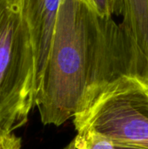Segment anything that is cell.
<instances>
[{"label":"cell","mask_w":148,"mask_h":149,"mask_svg":"<svg viewBox=\"0 0 148 149\" xmlns=\"http://www.w3.org/2000/svg\"><path fill=\"white\" fill-rule=\"evenodd\" d=\"M114 143V142H113ZM116 149H148L142 147H138L134 145H129V144H125V143H114Z\"/></svg>","instance_id":"9c48e42d"},{"label":"cell","mask_w":148,"mask_h":149,"mask_svg":"<svg viewBox=\"0 0 148 149\" xmlns=\"http://www.w3.org/2000/svg\"><path fill=\"white\" fill-rule=\"evenodd\" d=\"M62 0H21L36 61V81L39 78L51 45Z\"/></svg>","instance_id":"277c9868"},{"label":"cell","mask_w":148,"mask_h":149,"mask_svg":"<svg viewBox=\"0 0 148 149\" xmlns=\"http://www.w3.org/2000/svg\"><path fill=\"white\" fill-rule=\"evenodd\" d=\"M77 132L92 129L114 143L148 148V88L124 78L106 87L73 117Z\"/></svg>","instance_id":"3957f363"},{"label":"cell","mask_w":148,"mask_h":149,"mask_svg":"<svg viewBox=\"0 0 148 149\" xmlns=\"http://www.w3.org/2000/svg\"><path fill=\"white\" fill-rule=\"evenodd\" d=\"M147 88H148V87H147Z\"/></svg>","instance_id":"7c38bea8"},{"label":"cell","mask_w":148,"mask_h":149,"mask_svg":"<svg viewBox=\"0 0 148 149\" xmlns=\"http://www.w3.org/2000/svg\"><path fill=\"white\" fill-rule=\"evenodd\" d=\"M21 145H22V142H21V140H19L18 141H17L10 149H21Z\"/></svg>","instance_id":"30bf717a"},{"label":"cell","mask_w":148,"mask_h":149,"mask_svg":"<svg viewBox=\"0 0 148 149\" xmlns=\"http://www.w3.org/2000/svg\"><path fill=\"white\" fill-rule=\"evenodd\" d=\"M19 140L21 139L14 134L0 132V149H10Z\"/></svg>","instance_id":"ba28073f"},{"label":"cell","mask_w":148,"mask_h":149,"mask_svg":"<svg viewBox=\"0 0 148 149\" xmlns=\"http://www.w3.org/2000/svg\"><path fill=\"white\" fill-rule=\"evenodd\" d=\"M124 78L145 84L137 52L121 24L101 17L85 0H62L37 80L35 103L42 123L61 126Z\"/></svg>","instance_id":"6da1fadb"},{"label":"cell","mask_w":148,"mask_h":149,"mask_svg":"<svg viewBox=\"0 0 148 149\" xmlns=\"http://www.w3.org/2000/svg\"><path fill=\"white\" fill-rule=\"evenodd\" d=\"M36 61L21 0H0V132L24 127L36 107Z\"/></svg>","instance_id":"7a4b0ae2"},{"label":"cell","mask_w":148,"mask_h":149,"mask_svg":"<svg viewBox=\"0 0 148 149\" xmlns=\"http://www.w3.org/2000/svg\"><path fill=\"white\" fill-rule=\"evenodd\" d=\"M88 4L101 17H113L122 15L123 0H85Z\"/></svg>","instance_id":"52a82bcc"},{"label":"cell","mask_w":148,"mask_h":149,"mask_svg":"<svg viewBox=\"0 0 148 149\" xmlns=\"http://www.w3.org/2000/svg\"><path fill=\"white\" fill-rule=\"evenodd\" d=\"M65 149H77L76 148V146H75V142H74V141L72 140L67 146H66V148Z\"/></svg>","instance_id":"8fae6325"},{"label":"cell","mask_w":148,"mask_h":149,"mask_svg":"<svg viewBox=\"0 0 148 149\" xmlns=\"http://www.w3.org/2000/svg\"><path fill=\"white\" fill-rule=\"evenodd\" d=\"M73 141L77 149H116L112 140L89 128L79 131Z\"/></svg>","instance_id":"8992f818"},{"label":"cell","mask_w":148,"mask_h":149,"mask_svg":"<svg viewBox=\"0 0 148 149\" xmlns=\"http://www.w3.org/2000/svg\"><path fill=\"white\" fill-rule=\"evenodd\" d=\"M122 17L120 24L134 46L148 87V0H123Z\"/></svg>","instance_id":"5b68a950"}]
</instances>
